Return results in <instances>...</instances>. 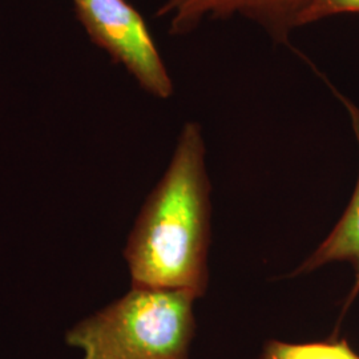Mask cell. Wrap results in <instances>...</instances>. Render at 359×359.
Returning <instances> with one entry per match:
<instances>
[{"label":"cell","instance_id":"cell-1","mask_svg":"<svg viewBox=\"0 0 359 359\" xmlns=\"http://www.w3.org/2000/svg\"><path fill=\"white\" fill-rule=\"evenodd\" d=\"M205 154L201 127L187 123L169 167L129 234L124 256L132 286L205 294L210 238Z\"/></svg>","mask_w":359,"mask_h":359},{"label":"cell","instance_id":"cell-2","mask_svg":"<svg viewBox=\"0 0 359 359\" xmlns=\"http://www.w3.org/2000/svg\"><path fill=\"white\" fill-rule=\"evenodd\" d=\"M188 290L132 286L67 334L83 359H188L196 329Z\"/></svg>","mask_w":359,"mask_h":359},{"label":"cell","instance_id":"cell-5","mask_svg":"<svg viewBox=\"0 0 359 359\" xmlns=\"http://www.w3.org/2000/svg\"><path fill=\"white\" fill-rule=\"evenodd\" d=\"M337 95L346 107L351 127L359 145V107L344 97L341 93ZM335 261L348 262L354 269L355 281L347 298V308L359 293V177L351 200L341 219L337 222L326 240L295 273H309Z\"/></svg>","mask_w":359,"mask_h":359},{"label":"cell","instance_id":"cell-4","mask_svg":"<svg viewBox=\"0 0 359 359\" xmlns=\"http://www.w3.org/2000/svg\"><path fill=\"white\" fill-rule=\"evenodd\" d=\"M314 0H165L157 16L165 19L172 35H187L206 20L241 16L262 27L278 41L302 27Z\"/></svg>","mask_w":359,"mask_h":359},{"label":"cell","instance_id":"cell-6","mask_svg":"<svg viewBox=\"0 0 359 359\" xmlns=\"http://www.w3.org/2000/svg\"><path fill=\"white\" fill-rule=\"evenodd\" d=\"M261 359H359L346 341H326L309 344L268 342Z\"/></svg>","mask_w":359,"mask_h":359},{"label":"cell","instance_id":"cell-3","mask_svg":"<svg viewBox=\"0 0 359 359\" xmlns=\"http://www.w3.org/2000/svg\"><path fill=\"white\" fill-rule=\"evenodd\" d=\"M74 13L93 44L121 65L142 90L169 99L173 80L140 13L128 0H72Z\"/></svg>","mask_w":359,"mask_h":359},{"label":"cell","instance_id":"cell-7","mask_svg":"<svg viewBox=\"0 0 359 359\" xmlns=\"http://www.w3.org/2000/svg\"><path fill=\"white\" fill-rule=\"evenodd\" d=\"M345 13H359V0H314L304 15L302 27Z\"/></svg>","mask_w":359,"mask_h":359}]
</instances>
